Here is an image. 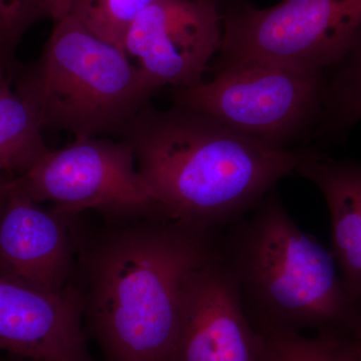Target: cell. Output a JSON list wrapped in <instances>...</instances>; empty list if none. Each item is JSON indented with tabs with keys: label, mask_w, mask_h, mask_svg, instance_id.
Listing matches in <instances>:
<instances>
[{
	"label": "cell",
	"mask_w": 361,
	"mask_h": 361,
	"mask_svg": "<svg viewBox=\"0 0 361 361\" xmlns=\"http://www.w3.org/2000/svg\"><path fill=\"white\" fill-rule=\"evenodd\" d=\"M295 174L310 180L329 207L334 254L346 288L361 311V163L316 151Z\"/></svg>",
	"instance_id": "12"
},
{
	"label": "cell",
	"mask_w": 361,
	"mask_h": 361,
	"mask_svg": "<svg viewBox=\"0 0 361 361\" xmlns=\"http://www.w3.org/2000/svg\"><path fill=\"white\" fill-rule=\"evenodd\" d=\"M213 78L173 90V104L210 116L270 148L293 149L319 125L325 73L257 61L212 68Z\"/></svg>",
	"instance_id": "5"
},
{
	"label": "cell",
	"mask_w": 361,
	"mask_h": 361,
	"mask_svg": "<svg viewBox=\"0 0 361 361\" xmlns=\"http://www.w3.org/2000/svg\"><path fill=\"white\" fill-rule=\"evenodd\" d=\"M219 249L246 314L262 336L355 332L360 310L334 254L298 227L276 189L220 232Z\"/></svg>",
	"instance_id": "3"
},
{
	"label": "cell",
	"mask_w": 361,
	"mask_h": 361,
	"mask_svg": "<svg viewBox=\"0 0 361 361\" xmlns=\"http://www.w3.org/2000/svg\"><path fill=\"white\" fill-rule=\"evenodd\" d=\"M75 284L49 293L0 278V351L23 361H97Z\"/></svg>",
	"instance_id": "11"
},
{
	"label": "cell",
	"mask_w": 361,
	"mask_h": 361,
	"mask_svg": "<svg viewBox=\"0 0 361 361\" xmlns=\"http://www.w3.org/2000/svg\"><path fill=\"white\" fill-rule=\"evenodd\" d=\"M66 0H56V18L54 20L63 18L66 14Z\"/></svg>",
	"instance_id": "21"
},
{
	"label": "cell",
	"mask_w": 361,
	"mask_h": 361,
	"mask_svg": "<svg viewBox=\"0 0 361 361\" xmlns=\"http://www.w3.org/2000/svg\"><path fill=\"white\" fill-rule=\"evenodd\" d=\"M82 232L75 286L87 338L103 361H166L190 277L219 246L220 232L160 216L106 222Z\"/></svg>",
	"instance_id": "1"
},
{
	"label": "cell",
	"mask_w": 361,
	"mask_h": 361,
	"mask_svg": "<svg viewBox=\"0 0 361 361\" xmlns=\"http://www.w3.org/2000/svg\"><path fill=\"white\" fill-rule=\"evenodd\" d=\"M353 334H355L356 338H357L358 341H360V344H361V311H360V319H358L357 324H356L355 332H353Z\"/></svg>",
	"instance_id": "22"
},
{
	"label": "cell",
	"mask_w": 361,
	"mask_h": 361,
	"mask_svg": "<svg viewBox=\"0 0 361 361\" xmlns=\"http://www.w3.org/2000/svg\"><path fill=\"white\" fill-rule=\"evenodd\" d=\"M80 217L42 208L14 180L0 210V278L49 293L75 282Z\"/></svg>",
	"instance_id": "10"
},
{
	"label": "cell",
	"mask_w": 361,
	"mask_h": 361,
	"mask_svg": "<svg viewBox=\"0 0 361 361\" xmlns=\"http://www.w3.org/2000/svg\"><path fill=\"white\" fill-rule=\"evenodd\" d=\"M166 361H274L246 314L219 246L188 281L179 330Z\"/></svg>",
	"instance_id": "9"
},
{
	"label": "cell",
	"mask_w": 361,
	"mask_h": 361,
	"mask_svg": "<svg viewBox=\"0 0 361 361\" xmlns=\"http://www.w3.org/2000/svg\"><path fill=\"white\" fill-rule=\"evenodd\" d=\"M16 71L0 65V175L25 174L49 149L37 114L13 85Z\"/></svg>",
	"instance_id": "13"
},
{
	"label": "cell",
	"mask_w": 361,
	"mask_h": 361,
	"mask_svg": "<svg viewBox=\"0 0 361 361\" xmlns=\"http://www.w3.org/2000/svg\"><path fill=\"white\" fill-rule=\"evenodd\" d=\"M13 52L6 47L4 40L0 39V63H7L13 61Z\"/></svg>",
	"instance_id": "19"
},
{
	"label": "cell",
	"mask_w": 361,
	"mask_h": 361,
	"mask_svg": "<svg viewBox=\"0 0 361 361\" xmlns=\"http://www.w3.org/2000/svg\"><path fill=\"white\" fill-rule=\"evenodd\" d=\"M54 23L39 58L18 71L14 87L42 129L120 140L155 92L122 47L70 14Z\"/></svg>",
	"instance_id": "4"
},
{
	"label": "cell",
	"mask_w": 361,
	"mask_h": 361,
	"mask_svg": "<svg viewBox=\"0 0 361 361\" xmlns=\"http://www.w3.org/2000/svg\"><path fill=\"white\" fill-rule=\"evenodd\" d=\"M222 14V45L212 68L257 61L325 73L361 28V0H281L267 8L245 1Z\"/></svg>",
	"instance_id": "6"
},
{
	"label": "cell",
	"mask_w": 361,
	"mask_h": 361,
	"mask_svg": "<svg viewBox=\"0 0 361 361\" xmlns=\"http://www.w3.org/2000/svg\"><path fill=\"white\" fill-rule=\"evenodd\" d=\"M0 361H4V360H0Z\"/></svg>",
	"instance_id": "23"
},
{
	"label": "cell",
	"mask_w": 361,
	"mask_h": 361,
	"mask_svg": "<svg viewBox=\"0 0 361 361\" xmlns=\"http://www.w3.org/2000/svg\"><path fill=\"white\" fill-rule=\"evenodd\" d=\"M218 6L220 7L221 11H225L228 7L237 6L242 2L249 1V0H213Z\"/></svg>",
	"instance_id": "20"
},
{
	"label": "cell",
	"mask_w": 361,
	"mask_h": 361,
	"mask_svg": "<svg viewBox=\"0 0 361 361\" xmlns=\"http://www.w3.org/2000/svg\"><path fill=\"white\" fill-rule=\"evenodd\" d=\"M223 40V14L213 0H153L133 21L123 49L154 92L203 82Z\"/></svg>",
	"instance_id": "8"
},
{
	"label": "cell",
	"mask_w": 361,
	"mask_h": 361,
	"mask_svg": "<svg viewBox=\"0 0 361 361\" xmlns=\"http://www.w3.org/2000/svg\"><path fill=\"white\" fill-rule=\"evenodd\" d=\"M325 78L317 135L339 139L361 120V28L338 63L325 71Z\"/></svg>",
	"instance_id": "14"
},
{
	"label": "cell",
	"mask_w": 361,
	"mask_h": 361,
	"mask_svg": "<svg viewBox=\"0 0 361 361\" xmlns=\"http://www.w3.org/2000/svg\"><path fill=\"white\" fill-rule=\"evenodd\" d=\"M18 187L37 203L70 216L96 211L106 222L160 216L155 199L137 172L134 151L114 137H82L49 149L25 174Z\"/></svg>",
	"instance_id": "7"
},
{
	"label": "cell",
	"mask_w": 361,
	"mask_h": 361,
	"mask_svg": "<svg viewBox=\"0 0 361 361\" xmlns=\"http://www.w3.org/2000/svg\"><path fill=\"white\" fill-rule=\"evenodd\" d=\"M56 18V0H0V39L14 52L30 26Z\"/></svg>",
	"instance_id": "17"
},
{
	"label": "cell",
	"mask_w": 361,
	"mask_h": 361,
	"mask_svg": "<svg viewBox=\"0 0 361 361\" xmlns=\"http://www.w3.org/2000/svg\"><path fill=\"white\" fill-rule=\"evenodd\" d=\"M263 336L274 361H361V344L353 332L331 330L312 336L273 332Z\"/></svg>",
	"instance_id": "15"
},
{
	"label": "cell",
	"mask_w": 361,
	"mask_h": 361,
	"mask_svg": "<svg viewBox=\"0 0 361 361\" xmlns=\"http://www.w3.org/2000/svg\"><path fill=\"white\" fill-rule=\"evenodd\" d=\"M153 0H66V14L97 37L123 49L133 21Z\"/></svg>",
	"instance_id": "16"
},
{
	"label": "cell",
	"mask_w": 361,
	"mask_h": 361,
	"mask_svg": "<svg viewBox=\"0 0 361 361\" xmlns=\"http://www.w3.org/2000/svg\"><path fill=\"white\" fill-rule=\"evenodd\" d=\"M120 140L132 147L160 217L205 232L247 217L316 151L270 148L200 111L151 102Z\"/></svg>",
	"instance_id": "2"
},
{
	"label": "cell",
	"mask_w": 361,
	"mask_h": 361,
	"mask_svg": "<svg viewBox=\"0 0 361 361\" xmlns=\"http://www.w3.org/2000/svg\"><path fill=\"white\" fill-rule=\"evenodd\" d=\"M16 177L14 176L1 174L0 175V210L6 200L7 195L13 187Z\"/></svg>",
	"instance_id": "18"
}]
</instances>
